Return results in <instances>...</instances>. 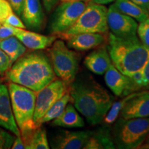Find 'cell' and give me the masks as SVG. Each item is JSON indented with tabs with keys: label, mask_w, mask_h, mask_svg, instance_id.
I'll return each instance as SVG.
<instances>
[{
	"label": "cell",
	"mask_w": 149,
	"mask_h": 149,
	"mask_svg": "<svg viewBox=\"0 0 149 149\" xmlns=\"http://www.w3.org/2000/svg\"><path fill=\"white\" fill-rule=\"evenodd\" d=\"M2 24L3 25H8L10 26L19 28V29H26L24 22L22 21L19 17L14 12L9 15L8 17L6 19Z\"/></svg>",
	"instance_id": "obj_29"
},
{
	"label": "cell",
	"mask_w": 149,
	"mask_h": 149,
	"mask_svg": "<svg viewBox=\"0 0 149 149\" xmlns=\"http://www.w3.org/2000/svg\"><path fill=\"white\" fill-rule=\"evenodd\" d=\"M113 4L117 10L126 15L141 22L149 17L148 14L131 0H115Z\"/></svg>",
	"instance_id": "obj_24"
},
{
	"label": "cell",
	"mask_w": 149,
	"mask_h": 149,
	"mask_svg": "<svg viewBox=\"0 0 149 149\" xmlns=\"http://www.w3.org/2000/svg\"><path fill=\"white\" fill-rule=\"evenodd\" d=\"M26 149H49L46 129L41 125L35 128L26 137L22 138Z\"/></svg>",
	"instance_id": "obj_23"
},
{
	"label": "cell",
	"mask_w": 149,
	"mask_h": 149,
	"mask_svg": "<svg viewBox=\"0 0 149 149\" xmlns=\"http://www.w3.org/2000/svg\"><path fill=\"white\" fill-rule=\"evenodd\" d=\"M1 26V24H0V26Z\"/></svg>",
	"instance_id": "obj_40"
},
{
	"label": "cell",
	"mask_w": 149,
	"mask_h": 149,
	"mask_svg": "<svg viewBox=\"0 0 149 149\" xmlns=\"http://www.w3.org/2000/svg\"><path fill=\"white\" fill-rule=\"evenodd\" d=\"M84 65L93 73L102 75L109 68L112 61L106 46H100L89 53L84 59Z\"/></svg>",
	"instance_id": "obj_16"
},
{
	"label": "cell",
	"mask_w": 149,
	"mask_h": 149,
	"mask_svg": "<svg viewBox=\"0 0 149 149\" xmlns=\"http://www.w3.org/2000/svg\"><path fill=\"white\" fill-rule=\"evenodd\" d=\"M131 1L146 11L149 15V0H131Z\"/></svg>",
	"instance_id": "obj_35"
},
{
	"label": "cell",
	"mask_w": 149,
	"mask_h": 149,
	"mask_svg": "<svg viewBox=\"0 0 149 149\" xmlns=\"http://www.w3.org/2000/svg\"><path fill=\"white\" fill-rule=\"evenodd\" d=\"M106 84L117 97L122 96L129 83V77L122 74L113 64L104 73Z\"/></svg>",
	"instance_id": "obj_19"
},
{
	"label": "cell",
	"mask_w": 149,
	"mask_h": 149,
	"mask_svg": "<svg viewBox=\"0 0 149 149\" xmlns=\"http://www.w3.org/2000/svg\"><path fill=\"white\" fill-rule=\"evenodd\" d=\"M107 40L112 64L128 77L140 70L149 58V48L141 42L137 35L119 37L110 32Z\"/></svg>",
	"instance_id": "obj_3"
},
{
	"label": "cell",
	"mask_w": 149,
	"mask_h": 149,
	"mask_svg": "<svg viewBox=\"0 0 149 149\" xmlns=\"http://www.w3.org/2000/svg\"><path fill=\"white\" fill-rule=\"evenodd\" d=\"M0 126V149L11 148L13 143L15 139V135H13L10 131H7Z\"/></svg>",
	"instance_id": "obj_28"
},
{
	"label": "cell",
	"mask_w": 149,
	"mask_h": 149,
	"mask_svg": "<svg viewBox=\"0 0 149 149\" xmlns=\"http://www.w3.org/2000/svg\"><path fill=\"white\" fill-rule=\"evenodd\" d=\"M61 2L62 1H86V2H88V1H90L91 0H59Z\"/></svg>",
	"instance_id": "obj_39"
},
{
	"label": "cell",
	"mask_w": 149,
	"mask_h": 149,
	"mask_svg": "<svg viewBox=\"0 0 149 149\" xmlns=\"http://www.w3.org/2000/svg\"><path fill=\"white\" fill-rule=\"evenodd\" d=\"M137 35L141 42L149 48V17L139 22L137 29Z\"/></svg>",
	"instance_id": "obj_27"
},
{
	"label": "cell",
	"mask_w": 149,
	"mask_h": 149,
	"mask_svg": "<svg viewBox=\"0 0 149 149\" xmlns=\"http://www.w3.org/2000/svg\"><path fill=\"white\" fill-rule=\"evenodd\" d=\"M12 149H25V146H24V141L22 140L21 136H16L15 139L13 143Z\"/></svg>",
	"instance_id": "obj_36"
},
{
	"label": "cell",
	"mask_w": 149,
	"mask_h": 149,
	"mask_svg": "<svg viewBox=\"0 0 149 149\" xmlns=\"http://www.w3.org/2000/svg\"><path fill=\"white\" fill-rule=\"evenodd\" d=\"M86 1H62L54 8L48 22V33L58 35L66 32L75 24L86 7Z\"/></svg>",
	"instance_id": "obj_8"
},
{
	"label": "cell",
	"mask_w": 149,
	"mask_h": 149,
	"mask_svg": "<svg viewBox=\"0 0 149 149\" xmlns=\"http://www.w3.org/2000/svg\"><path fill=\"white\" fill-rule=\"evenodd\" d=\"M20 29H21L1 24L0 26V41L9 37L15 36Z\"/></svg>",
	"instance_id": "obj_31"
},
{
	"label": "cell",
	"mask_w": 149,
	"mask_h": 149,
	"mask_svg": "<svg viewBox=\"0 0 149 149\" xmlns=\"http://www.w3.org/2000/svg\"><path fill=\"white\" fill-rule=\"evenodd\" d=\"M93 131L90 130H59L51 141L52 148L55 149H81L83 148Z\"/></svg>",
	"instance_id": "obj_11"
},
{
	"label": "cell",
	"mask_w": 149,
	"mask_h": 149,
	"mask_svg": "<svg viewBox=\"0 0 149 149\" xmlns=\"http://www.w3.org/2000/svg\"><path fill=\"white\" fill-rule=\"evenodd\" d=\"M91 1L95 3H97V4L106 5L112 2H114L115 0H91Z\"/></svg>",
	"instance_id": "obj_38"
},
{
	"label": "cell",
	"mask_w": 149,
	"mask_h": 149,
	"mask_svg": "<svg viewBox=\"0 0 149 149\" xmlns=\"http://www.w3.org/2000/svg\"><path fill=\"white\" fill-rule=\"evenodd\" d=\"M70 100H71V97H70L69 91H68L46 111V113L39 122L38 126L42 125L44 123L51 122L58 117L64 111L67 104L70 102Z\"/></svg>",
	"instance_id": "obj_25"
},
{
	"label": "cell",
	"mask_w": 149,
	"mask_h": 149,
	"mask_svg": "<svg viewBox=\"0 0 149 149\" xmlns=\"http://www.w3.org/2000/svg\"><path fill=\"white\" fill-rule=\"evenodd\" d=\"M21 19L30 31H40L44 27V13L40 0H24Z\"/></svg>",
	"instance_id": "obj_14"
},
{
	"label": "cell",
	"mask_w": 149,
	"mask_h": 149,
	"mask_svg": "<svg viewBox=\"0 0 149 149\" xmlns=\"http://www.w3.org/2000/svg\"><path fill=\"white\" fill-rule=\"evenodd\" d=\"M0 126L15 136H21L13 113L8 86L0 80Z\"/></svg>",
	"instance_id": "obj_13"
},
{
	"label": "cell",
	"mask_w": 149,
	"mask_h": 149,
	"mask_svg": "<svg viewBox=\"0 0 149 149\" xmlns=\"http://www.w3.org/2000/svg\"><path fill=\"white\" fill-rule=\"evenodd\" d=\"M8 1L12 7L13 12L20 17L23 10L24 0H8Z\"/></svg>",
	"instance_id": "obj_33"
},
{
	"label": "cell",
	"mask_w": 149,
	"mask_h": 149,
	"mask_svg": "<svg viewBox=\"0 0 149 149\" xmlns=\"http://www.w3.org/2000/svg\"><path fill=\"white\" fill-rule=\"evenodd\" d=\"M48 52L55 75L69 86L77 75L79 55L68 48L63 40H56Z\"/></svg>",
	"instance_id": "obj_6"
},
{
	"label": "cell",
	"mask_w": 149,
	"mask_h": 149,
	"mask_svg": "<svg viewBox=\"0 0 149 149\" xmlns=\"http://www.w3.org/2000/svg\"><path fill=\"white\" fill-rule=\"evenodd\" d=\"M0 48L10 59V65L27 51V48L16 36H11L0 41Z\"/></svg>",
	"instance_id": "obj_22"
},
{
	"label": "cell",
	"mask_w": 149,
	"mask_h": 149,
	"mask_svg": "<svg viewBox=\"0 0 149 149\" xmlns=\"http://www.w3.org/2000/svg\"><path fill=\"white\" fill-rule=\"evenodd\" d=\"M10 66V59L4 51L0 48V74H4Z\"/></svg>",
	"instance_id": "obj_32"
},
{
	"label": "cell",
	"mask_w": 149,
	"mask_h": 149,
	"mask_svg": "<svg viewBox=\"0 0 149 149\" xmlns=\"http://www.w3.org/2000/svg\"><path fill=\"white\" fill-rule=\"evenodd\" d=\"M59 0H42L44 9L47 13H50L55 8Z\"/></svg>",
	"instance_id": "obj_34"
},
{
	"label": "cell",
	"mask_w": 149,
	"mask_h": 149,
	"mask_svg": "<svg viewBox=\"0 0 149 149\" xmlns=\"http://www.w3.org/2000/svg\"><path fill=\"white\" fill-rule=\"evenodd\" d=\"M8 88L15 120L24 138L36 128L33 119L36 92L11 81Z\"/></svg>",
	"instance_id": "obj_4"
},
{
	"label": "cell",
	"mask_w": 149,
	"mask_h": 149,
	"mask_svg": "<svg viewBox=\"0 0 149 149\" xmlns=\"http://www.w3.org/2000/svg\"><path fill=\"white\" fill-rule=\"evenodd\" d=\"M12 13H13V10L8 1L7 0H0V24H2Z\"/></svg>",
	"instance_id": "obj_30"
},
{
	"label": "cell",
	"mask_w": 149,
	"mask_h": 149,
	"mask_svg": "<svg viewBox=\"0 0 149 149\" xmlns=\"http://www.w3.org/2000/svg\"><path fill=\"white\" fill-rule=\"evenodd\" d=\"M52 126L64 128H81L84 122L71 102L66 105L64 111L58 117L52 121Z\"/></svg>",
	"instance_id": "obj_20"
},
{
	"label": "cell",
	"mask_w": 149,
	"mask_h": 149,
	"mask_svg": "<svg viewBox=\"0 0 149 149\" xmlns=\"http://www.w3.org/2000/svg\"><path fill=\"white\" fill-rule=\"evenodd\" d=\"M107 23L111 33L117 37H128L137 35V22L122 13L113 3L108 8Z\"/></svg>",
	"instance_id": "obj_10"
},
{
	"label": "cell",
	"mask_w": 149,
	"mask_h": 149,
	"mask_svg": "<svg viewBox=\"0 0 149 149\" xmlns=\"http://www.w3.org/2000/svg\"><path fill=\"white\" fill-rule=\"evenodd\" d=\"M134 93H135V92L130 93V94L127 95L123 97V98L121 100H120V101L113 102L111 109H109L107 114L104 117L103 120L104 124H107V125H111V124H114L115 121L117 120V117L120 115V112L122 111L124 104L126 103V102L128 100H130L133 96Z\"/></svg>",
	"instance_id": "obj_26"
},
{
	"label": "cell",
	"mask_w": 149,
	"mask_h": 149,
	"mask_svg": "<svg viewBox=\"0 0 149 149\" xmlns=\"http://www.w3.org/2000/svg\"><path fill=\"white\" fill-rule=\"evenodd\" d=\"M68 91V86L60 79H55L36 92L34 122L36 128L46 111Z\"/></svg>",
	"instance_id": "obj_9"
},
{
	"label": "cell",
	"mask_w": 149,
	"mask_h": 149,
	"mask_svg": "<svg viewBox=\"0 0 149 149\" xmlns=\"http://www.w3.org/2000/svg\"><path fill=\"white\" fill-rule=\"evenodd\" d=\"M15 36L30 50H44L50 48L57 40L55 35H44L35 31L21 29Z\"/></svg>",
	"instance_id": "obj_17"
},
{
	"label": "cell",
	"mask_w": 149,
	"mask_h": 149,
	"mask_svg": "<svg viewBox=\"0 0 149 149\" xmlns=\"http://www.w3.org/2000/svg\"><path fill=\"white\" fill-rule=\"evenodd\" d=\"M112 131L115 148L138 149L149 133V117L115 121Z\"/></svg>",
	"instance_id": "obj_5"
},
{
	"label": "cell",
	"mask_w": 149,
	"mask_h": 149,
	"mask_svg": "<svg viewBox=\"0 0 149 149\" xmlns=\"http://www.w3.org/2000/svg\"><path fill=\"white\" fill-rule=\"evenodd\" d=\"M84 149H115L112 131L107 126H102L92 132L91 137L84 146Z\"/></svg>",
	"instance_id": "obj_18"
},
{
	"label": "cell",
	"mask_w": 149,
	"mask_h": 149,
	"mask_svg": "<svg viewBox=\"0 0 149 149\" xmlns=\"http://www.w3.org/2000/svg\"><path fill=\"white\" fill-rule=\"evenodd\" d=\"M7 79L37 92L56 79L48 54L31 50L11 65L5 72Z\"/></svg>",
	"instance_id": "obj_2"
},
{
	"label": "cell",
	"mask_w": 149,
	"mask_h": 149,
	"mask_svg": "<svg viewBox=\"0 0 149 149\" xmlns=\"http://www.w3.org/2000/svg\"><path fill=\"white\" fill-rule=\"evenodd\" d=\"M138 149H149V133L144 139L142 144L140 145Z\"/></svg>",
	"instance_id": "obj_37"
},
{
	"label": "cell",
	"mask_w": 149,
	"mask_h": 149,
	"mask_svg": "<svg viewBox=\"0 0 149 149\" xmlns=\"http://www.w3.org/2000/svg\"><path fill=\"white\" fill-rule=\"evenodd\" d=\"M149 117V90L135 92L123 107L120 117L123 119Z\"/></svg>",
	"instance_id": "obj_12"
},
{
	"label": "cell",
	"mask_w": 149,
	"mask_h": 149,
	"mask_svg": "<svg viewBox=\"0 0 149 149\" xmlns=\"http://www.w3.org/2000/svg\"><path fill=\"white\" fill-rule=\"evenodd\" d=\"M66 45L76 51H86L103 45L107 42L105 35L102 33H80L66 38Z\"/></svg>",
	"instance_id": "obj_15"
},
{
	"label": "cell",
	"mask_w": 149,
	"mask_h": 149,
	"mask_svg": "<svg viewBox=\"0 0 149 149\" xmlns=\"http://www.w3.org/2000/svg\"><path fill=\"white\" fill-rule=\"evenodd\" d=\"M70 102L91 125L103 122L114 98L89 75H81L68 86Z\"/></svg>",
	"instance_id": "obj_1"
},
{
	"label": "cell",
	"mask_w": 149,
	"mask_h": 149,
	"mask_svg": "<svg viewBox=\"0 0 149 149\" xmlns=\"http://www.w3.org/2000/svg\"><path fill=\"white\" fill-rule=\"evenodd\" d=\"M129 77V83L124 92L123 96L130 93L149 90V58L142 68L132 77Z\"/></svg>",
	"instance_id": "obj_21"
},
{
	"label": "cell",
	"mask_w": 149,
	"mask_h": 149,
	"mask_svg": "<svg viewBox=\"0 0 149 149\" xmlns=\"http://www.w3.org/2000/svg\"><path fill=\"white\" fill-rule=\"evenodd\" d=\"M107 10L108 8L104 5L88 1L86 7L75 24L57 37L65 40L68 37L80 33L107 34L109 30L107 23Z\"/></svg>",
	"instance_id": "obj_7"
}]
</instances>
